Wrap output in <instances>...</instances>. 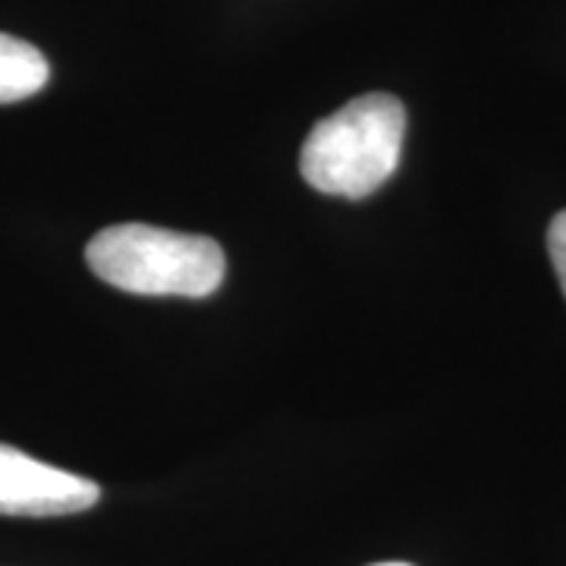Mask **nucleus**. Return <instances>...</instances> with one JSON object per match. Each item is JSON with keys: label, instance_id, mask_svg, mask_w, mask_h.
Returning <instances> with one entry per match:
<instances>
[{"label": "nucleus", "instance_id": "f257e3e1", "mask_svg": "<svg viewBox=\"0 0 566 566\" xmlns=\"http://www.w3.org/2000/svg\"><path fill=\"white\" fill-rule=\"evenodd\" d=\"M406 107L394 95H359L312 126L300 170L312 189L340 199H365L381 189L400 164Z\"/></svg>", "mask_w": 566, "mask_h": 566}, {"label": "nucleus", "instance_id": "f03ea898", "mask_svg": "<svg viewBox=\"0 0 566 566\" xmlns=\"http://www.w3.org/2000/svg\"><path fill=\"white\" fill-rule=\"evenodd\" d=\"M85 262L104 283L136 296L202 300L223 283V249L208 237L151 223H117L85 245Z\"/></svg>", "mask_w": 566, "mask_h": 566}, {"label": "nucleus", "instance_id": "7ed1b4c3", "mask_svg": "<svg viewBox=\"0 0 566 566\" xmlns=\"http://www.w3.org/2000/svg\"><path fill=\"white\" fill-rule=\"evenodd\" d=\"M95 482L0 444V516H70L98 504Z\"/></svg>", "mask_w": 566, "mask_h": 566}, {"label": "nucleus", "instance_id": "20e7f679", "mask_svg": "<svg viewBox=\"0 0 566 566\" xmlns=\"http://www.w3.org/2000/svg\"><path fill=\"white\" fill-rule=\"evenodd\" d=\"M51 80V66L35 44L0 32V104L39 95Z\"/></svg>", "mask_w": 566, "mask_h": 566}, {"label": "nucleus", "instance_id": "39448f33", "mask_svg": "<svg viewBox=\"0 0 566 566\" xmlns=\"http://www.w3.org/2000/svg\"><path fill=\"white\" fill-rule=\"evenodd\" d=\"M547 252H551V262L566 296V211H560L547 227Z\"/></svg>", "mask_w": 566, "mask_h": 566}, {"label": "nucleus", "instance_id": "423d86ee", "mask_svg": "<svg viewBox=\"0 0 566 566\" xmlns=\"http://www.w3.org/2000/svg\"><path fill=\"white\" fill-rule=\"evenodd\" d=\"M375 566H409V564H375Z\"/></svg>", "mask_w": 566, "mask_h": 566}]
</instances>
